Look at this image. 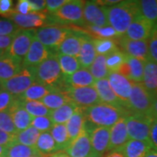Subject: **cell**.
I'll list each match as a JSON object with an SVG mask.
<instances>
[{
  "label": "cell",
  "instance_id": "cell-1",
  "mask_svg": "<svg viewBox=\"0 0 157 157\" xmlns=\"http://www.w3.org/2000/svg\"><path fill=\"white\" fill-rule=\"evenodd\" d=\"M105 10L108 25L120 36H123L132 22L140 16L137 1H121L117 5L105 7Z\"/></svg>",
  "mask_w": 157,
  "mask_h": 157
},
{
  "label": "cell",
  "instance_id": "cell-2",
  "mask_svg": "<svg viewBox=\"0 0 157 157\" xmlns=\"http://www.w3.org/2000/svg\"><path fill=\"white\" fill-rule=\"evenodd\" d=\"M86 121L97 127L112 128L120 119L127 117L132 113L122 107H116L100 103L93 107L84 108Z\"/></svg>",
  "mask_w": 157,
  "mask_h": 157
},
{
  "label": "cell",
  "instance_id": "cell-3",
  "mask_svg": "<svg viewBox=\"0 0 157 157\" xmlns=\"http://www.w3.org/2000/svg\"><path fill=\"white\" fill-rule=\"evenodd\" d=\"M37 82L50 87L62 90L64 76L57 59V55L50 57L35 67Z\"/></svg>",
  "mask_w": 157,
  "mask_h": 157
},
{
  "label": "cell",
  "instance_id": "cell-4",
  "mask_svg": "<svg viewBox=\"0 0 157 157\" xmlns=\"http://www.w3.org/2000/svg\"><path fill=\"white\" fill-rule=\"evenodd\" d=\"M152 115H144L138 113H131L126 117L127 129L129 140L147 141L149 143L150 128L153 120Z\"/></svg>",
  "mask_w": 157,
  "mask_h": 157
},
{
  "label": "cell",
  "instance_id": "cell-5",
  "mask_svg": "<svg viewBox=\"0 0 157 157\" xmlns=\"http://www.w3.org/2000/svg\"><path fill=\"white\" fill-rule=\"evenodd\" d=\"M36 37L34 29H19L14 34V38L10 47L6 50V55L23 63L33 41Z\"/></svg>",
  "mask_w": 157,
  "mask_h": 157
},
{
  "label": "cell",
  "instance_id": "cell-6",
  "mask_svg": "<svg viewBox=\"0 0 157 157\" xmlns=\"http://www.w3.org/2000/svg\"><path fill=\"white\" fill-rule=\"evenodd\" d=\"M73 33V30L67 27L48 25L36 30V39L50 50H57L62 42Z\"/></svg>",
  "mask_w": 157,
  "mask_h": 157
},
{
  "label": "cell",
  "instance_id": "cell-7",
  "mask_svg": "<svg viewBox=\"0 0 157 157\" xmlns=\"http://www.w3.org/2000/svg\"><path fill=\"white\" fill-rule=\"evenodd\" d=\"M36 82L35 67H24L17 75L2 82V88L13 95L19 97Z\"/></svg>",
  "mask_w": 157,
  "mask_h": 157
},
{
  "label": "cell",
  "instance_id": "cell-8",
  "mask_svg": "<svg viewBox=\"0 0 157 157\" xmlns=\"http://www.w3.org/2000/svg\"><path fill=\"white\" fill-rule=\"evenodd\" d=\"M128 109L132 113L153 115L150 94L141 83H134L129 97Z\"/></svg>",
  "mask_w": 157,
  "mask_h": 157
},
{
  "label": "cell",
  "instance_id": "cell-9",
  "mask_svg": "<svg viewBox=\"0 0 157 157\" xmlns=\"http://www.w3.org/2000/svg\"><path fill=\"white\" fill-rule=\"evenodd\" d=\"M85 3L86 1L81 0H69L60 9L52 14V18L59 23L84 25L83 10Z\"/></svg>",
  "mask_w": 157,
  "mask_h": 157
},
{
  "label": "cell",
  "instance_id": "cell-10",
  "mask_svg": "<svg viewBox=\"0 0 157 157\" xmlns=\"http://www.w3.org/2000/svg\"><path fill=\"white\" fill-rule=\"evenodd\" d=\"M62 91L67 94L71 102L80 108H87L101 103L94 86L85 87H66Z\"/></svg>",
  "mask_w": 157,
  "mask_h": 157
},
{
  "label": "cell",
  "instance_id": "cell-11",
  "mask_svg": "<svg viewBox=\"0 0 157 157\" xmlns=\"http://www.w3.org/2000/svg\"><path fill=\"white\" fill-rule=\"evenodd\" d=\"M117 43L121 47V50L126 55L138 59L144 62L150 59L148 52V39L132 40L123 35L118 38Z\"/></svg>",
  "mask_w": 157,
  "mask_h": 157
},
{
  "label": "cell",
  "instance_id": "cell-12",
  "mask_svg": "<svg viewBox=\"0 0 157 157\" xmlns=\"http://www.w3.org/2000/svg\"><path fill=\"white\" fill-rule=\"evenodd\" d=\"M107 79L114 94L127 107V109H128L129 97L134 83L119 72H109Z\"/></svg>",
  "mask_w": 157,
  "mask_h": 157
},
{
  "label": "cell",
  "instance_id": "cell-13",
  "mask_svg": "<svg viewBox=\"0 0 157 157\" xmlns=\"http://www.w3.org/2000/svg\"><path fill=\"white\" fill-rule=\"evenodd\" d=\"M83 18L85 25L88 26L102 27L108 25L105 7L100 6L97 1H86Z\"/></svg>",
  "mask_w": 157,
  "mask_h": 157
},
{
  "label": "cell",
  "instance_id": "cell-14",
  "mask_svg": "<svg viewBox=\"0 0 157 157\" xmlns=\"http://www.w3.org/2000/svg\"><path fill=\"white\" fill-rule=\"evenodd\" d=\"M65 153L69 157H90L94 152L93 150V147L90 140L89 131L85 128L78 137H76L67 148L65 150Z\"/></svg>",
  "mask_w": 157,
  "mask_h": 157
},
{
  "label": "cell",
  "instance_id": "cell-15",
  "mask_svg": "<svg viewBox=\"0 0 157 157\" xmlns=\"http://www.w3.org/2000/svg\"><path fill=\"white\" fill-rule=\"evenodd\" d=\"M53 55L55 54L52 52V50L41 44L35 37L26 56L23 60V67H36Z\"/></svg>",
  "mask_w": 157,
  "mask_h": 157
},
{
  "label": "cell",
  "instance_id": "cell-16",
  "mask_svg": "<svg viewBox=\"0 0 157 157\" xmlns=\"http://www.w3.org/2000/svg\"><path fill=\"white\" fill-rule=\"evenodd\" d=\"M7 17L21 29L43 27L47 19V16L44 12H31L26 15H23L14 11V10Z\"/></svg>",
  "mask_w": 157,
  "mask_h": 157
},
{
  "label": "cell",
  "instance_id": "cell-17",
  "mask_svg": "<svg viewBox=\"0 0 157 157\" xmlns=\"http://www.w3.org/2000/svg\"><path fill=\"white\" fill-rule=\"evenodd\" d=\"M145 62L133 57L126 56V60L118 71L133 83H141L144 73Z\"/></svg>",
  "mask_w": 157,
  "mask_h": 157
},
{
  "label": "cell",
  "instance_id": "cell-18",
  "mask_svg": "<svg viewBox=\"0 0 157 157\" xmlns=\"http://www.w3.org/2000/svg\"><path fill=\"white\" fill-rule=\"evenodd\" d=\"M154 25L141 16H138L129 25L125 37L132 40H147L151 35Z\"/></svg>",
  "mask_w": 157,
  "mask_h": 157
},
{
  "label": "cell",
  "instance_id": "cell-19",
  "mask_svg": "<svg viewBox=\"0 0 157 157\" xmlns=\"http://www.w3.org/2000/svg\"><path fill=\"white\" fill-rule=\"evenodd\" d=\"M8 111L11 113L17 132L25 130L32 126L33 117L25 109L23 106L22 99L20 97H17Z\"/></svg>",
  "mask_w": 157,
  "mask_h": 157
},
{
  "label": "cell",
  "instance_id": "cell-20",
  "mask_svg": "<svg viewBox=\"0 0 157 157\" xmlns=\"http://www.w3.org/2000/svg\"><path fill=\"white\" fill-rule=\"evenodd\" d=\"M129 140L126 117L121 118L110 128V143L108 150L116 151L120 149Z\"/></svg>",
  "mask_w": 157,
  "mask_h": 157
},
{
  "label": "cell",
  "instance_id": "cell-21",
  "mask_svg": "<svg viewBox=\"0 0 157 157\" xmlns=\"http://www.w3.org/2000/svg\"><path fill=\"white\" fill-rule=\"evenodd\" d=\"M90 140L94 152L102 155L108 150L110 143V128L105 127H96L89 132Z\"/></svg>",
  "mask_w": 157,
  "mask_h": 157
},
{
  "label": "cell",
  "instance_id": "cell-22",
  "mask_svg": "<svg viewBox=\"0 0 157 157\" xmlns=\"http://www.w3.org/2000/svg\"><path fill=\"white\" fill-rule=\"evenodd\" d=\"M94 87L95 88L98 95L100 97L101 103H105L107 105H111L116 107H127L124 106V104L121 101V100L118 98L114 92L113 91L111 86L108 82L107 78H102L99 80H95Z\"/></svg>",
  "mask_w": 157,
  "mask_h": 157
},
{
  "label": "cell",
  "instance_id": "cell-23",
  "mask_svg": "<svg viewBox=\"0 0 157 157\" xmlns=\"http://www.w3.org/2000/svg\"><path fill=\"white\" fill-rule=\"evenodd\" d=\"M87 37H85L83 34L78 32H75L70 36H68L65 39L59 48L57 49V54H62V55H67L78 58L80 52V49L85 39Z\"/></svg>",
  "mask_w": 157,
  "mask_h": 157
},
{
  "label": "cell",
  "instance_id": "cell-24",
  "mask_svg": "<svg viewBox=\"0 0 157 157\" xmlns=\"http://www.w3.org/2000/svg\"><path fill=\"white\" fill-rule=\"evenodd\" d=\"M95 79L88 69L81 68L71 76L64 77V88L66 87H85L93 86Z\"/></svg>",
  "mask_w": 157,
  "mask_h": 157
},
{
  "label": "cell",
  "instance_id": "cell-25",
  "mask_svg": "<svg viewBox=\"0 0 157 157\" xmlns=\"http://www.w3.org/2000/svg\"><path fill=\"white\" fill-rule=\"evenodd\" d=\"M152 149L148 142L137 140H128L122 147L116 151H120L124 157H145Z\"/></svg>",
  "mask_w": 157,
  "mask_h": 157
},
{
  "label": "cell",
  "instance_id": "cell-26",
  "mask_svg": "<svg viewBox=\"0 0 157 157\" xmlns=\"http://www.w3.org/2000/svg\"><path fill=\"white\" fill-rule=\"evenodd\" d=\"M23 68L21 62L5 54L0 58V80L4 82L10 79L17 75Z\"/></svg>",
  "mask_w": 157,
  "mask_h": 157
},
{
  "label": "cell",
  "instance_id": "cell-27",
  "mask_svg": "<svg viewBox=\"0 0 157 157\" xmlns=\"http://www.w3.org/2000/svg\"><path fill=\"white\" fill-rule=\"evenodd\" d=\"M86 119L85 115L84 109L78 107L73 114V116L70 118V120L66 124L71 140H73L76 137H78L80 133L86 128Z\"/></svg>",
  "mask_w": 157,
  "mask_h": 157
},
{
  "label": "cell",
  "instance_id": "cell-28",
  "mask_svg": "<svg viewBox=\"0 0 157 157\" xmlns=\"http://www.w3.org/2000/svg\"><path fill=\"white\" fill-rule=\"evenodd\" d=\"M141 84L152 94L157 92V63L151 59L145 62Z\"/></svg>",
  "mask_w": 157,
  "mask_h": 157
},
{
  "label": "cell",
  "instance_id": "cell-29",
  "mask_svg": "<svg viewBox=\"0 0 157 157\" xmlns=\"http://www.w3.org/2000/svg\"><path fill=\"white\" fill-rule=\"evenodd\" d=\"M96 56H97V52L94 44V39H90L87 37L82 44L80 52L78 57V62L80 64L81 68L89 69L92 64L94 61Z\"/></svg>",
  "mask_w": 157,
  "mask_h": 157
},
{
  "label": "cell",
  "instance_id": "cell-30",
  "mask_svg": "<svg viewBox=\"0 0 157 157\" xmlns=\"http://www.w3.org/2000/svg\"><path fill=\"white\" fill-rule=\"evenodd\" d=\"M35 148L39 153L46 157L50 155H52L56 153L60 152L50 132H45L40 134Z\"/></svg>",
  "mask_w": 157,
  "mask_h": 157
},
{
  "label": "cell",
  "instance_id": "cell-31",
  "mask_svg": "<svg viewBox=\"0 0 157 157\" xmlns=\"http://www.w3.org/2000/svg\"><path fill=\"white\" fill-rule=\"evenodd\" d=\"M57 88L50 87L45 85L39 84L38 82L34 83L26 90L22 95L19 96L24 101H41L43 98H45L47 94H51L53 91H56Z\"/></svg>",
  "mask_w": 157,
  "mask_h": 157
},
{
  "label": "cell",
  "instance_id": "cell-32",
  "mask_svg": "<svg viewBox=\"0 0 157 157\" xmlns=\"http://www.w3.org/2000/svg\"><path fill=\"white\" fill-rule=\"evenodd\" d=\"M56 142L59 151L66 150L72 140L69 137L66 124H53L49 131Z\"/></svg>",
  "mask_w": 157,
  "mask_h": 157
},
{
  "label": "cell",
  "instance_id": "cell-33",
  "mask_svg": "<svg viewBox=\"0 0 157 157\" xmlns=\"http://www.w3.org/2000/svg\"><path fill=\"white\" fill-rule=\"evenodd\" d=\"M140 16L144 17L155 26L157 25V0L137 1Z\"/></svg>",
  "mask_w": 157,
  "mask_h": 157
},
{
  "label": "cell",
  "instance_id": "cell-34",
  "mask_svg": "<svg viewBox=\"0 0 157 157\" xmlns=\"http://www.w3.org/2000/svg\"><path fill=\"white\" fill-rule=\"evenodd\" d=\"M41 102L45 107L52 111L71 102V100L64 91L56 90L47 94L45 98H43Z\"/></svg>",
  "mask_w": 157,
  "mask_h": 157
},
{
  "label": "cell",
  "instance_id": "cell-35",
  "mask_svg": "<svg viewBox=\"0 0 157 157\" xmlns=\"http://www.w3.org/2000/svg\"><path fill=\"white\" fill-rule=\"evenodd\" d=\"M77 108L78 107L75 104L69 102L58 109L52 110L50 114L51 120L53 124H67Z\"/></svg>",
  "mask_w": 157,
  "mask_h": 157
},
{
  "label": "cell",
  "instance_id": "cell-36",
  "mask_svg": "<svg viewBox=\"0 0 157 157\" xmlns=\"http://www.w3.org/2000/svg\"><path fill=\"white\" fill-rule=\"evenodd\" d=\"M57 59H58L60 70H61L62 74L64 77L71 76L72 74L76 73L79 69H81L78 58L67 56V55H62V54H57Z\"/></svg>",
  "mask_w": 157,
  "mask_h": 157
},
{
  "label": "cell",
  "instance_id": "cell-37",
  "mask_svg": "<svg viewBox=\"0 0 157 157\" xmlns=\"http://www.w3.org/2000/svg\"><path fill=\"white\" fill-rule=\"evenodd\" d=\"M40 134L41 133L38 129L31 126L25 130H23L17 133L16 135V141L25 146L35 147Z\"/></svg>",
  "mask_w": 157,
  "mask_h": 157
},
{
  "label": "cell",
  "instance_id": "cell-38",
  "mask_svg": "<svg viewBox=\"0 0 157 157\" xmlns=\"http://www.w3.org/2000/svg\"><path fill=\"white\" fill-rule=\"evenodd\" d=\"M106 59H107V56H105V55L97 54L94 61L88 69L95 80L107 78L108 77L109 71L107 67Z\"/></svg>",
  "mask_w": 157,
  "mask_h": 157
},
{
  "label": "cell",
  "instance_id": "cell-39",
  "mask_svg": "<svg viewBox=\"0 0 157 157\" xmlns=\"http://www.w3.org/2000/svg\"><path fill=\"white\" fill-rule=\"evenodd\" d=\"M23 106L25 109L33 117H41V116H50L52 110L46 107L41 101H24L22 100Z\"/></svg>",
  "mask_w": 157,
  "mask_h": 157
},
{
  "label": "cell",
  "instance_id": "cell-40",
  "mask_svg": "<svg viewBox=\"0 0 157 157\" xmlns=\"http://www.w3.org/2000/svg\"><path fill=\"white\" fill-rule=\"evenodd\" d=\"M38 151L35 147L25 146L18 142H14L8 147L6 152V157H31L37 154Z\"/></svg>",
  "mask_w": 157,
  "mask_h": 157
},
{
  "label": "cell",
  "instance_id": "cell-41",
  "mask_svg": "<svg viewBox=\"0 0 157 157\" xmlns=\"http://www.w3.org/2000/svg\"><path fill=\"white\" fill-rule=\"evenodd\" d=\"M126 54L120 48L107 55L106 63L109 72H118L126 60Z\"/></svg>",
  "mask_w": 157,
  "mask_h": 157
},
{
  "label": "cell",
  "instance_id": "cell-42",
  "mask_svg": "<svg viewBox=\"0 0 157 157\" xmlns=\"http://www.w3.org/2000/svg\"><path fill=\"white\" fill-rule=\"evenodd\" d=\"M94 44L97 54L107 56L118 48L114 39H94Z\"/></svg>",
  "mask_w": 157,
  "mask_h": 157
},
{
  "label": "cell",
  "instance_id": "cell-43",
  "mask_svg": "<svg viewBox=\"0 0 157 157\" xmlns=\"http://www.w3.org/2000/svg\"><path fill=\"white\" fill-rule=\"evenodd\" d=\"M87 30L93 35L94 39H113L120 38L121 36L116 33L114 29L110 25L97 27V26H88Z\"/></svg>",
  "mask_w": 157,
  "mask_h": 157
},
{
  "label": "cell",
  "instance_id": "cell-44",
  "mask_svg": "<svg viewBox=\"0 0 157 157\" xmlns=\"http://www.w3.org/2000/svg\"><path fill=\"white\" fill-rule=\"evenodd\" d=\"M0 129L11 135H16L18 133L9 111L0 112Z\"/></svg>",
  "mask_w": 157,
  "mask_h": 157
},
{
  "label": "cell",
  "instance_id": "cell-45",
  "mask_svg": "<svg viewBox=\"0 0 157 157\" xmlns=\"http://www.w3.org/2000/svg\"><path fill=\"white\" fill-rule=\"evenodd\" d=\"M53 125L50 116H41V117H33L32 121V126L37 128L40 133L49 132Z\"/></svg>",
  "mask_w": 157,
  "mask_h": 157
},
{
  "label": "cell",
  "instance_id": "cell-46",
  "mask_svg": "<svg viewBox=\"0 0 157 157\" xmlns=\"http://www.w3.org/2000/svg\"><path fill=\"white\" fill-rule=\"evenodd\" d=\"M17 99V96L11 94L8 91L1 88L0 89V112L8 111Z\"/></svg>",
  "mask_w": 157,
  "mask_h": 157
},
{
  "label": "cell",
  "instance_id": "cell-47",
  "mask_svg": "<svg viewBox=\"0 0 157 157\" xmlns=\"http://www.w3.org/2000/svg\"><path fill=\"white\" fill-rule=\"evenodd\" d=\"M148 52L150 59L157 63V25L153 27L148 39Z\"/></svg>",
  "mask_w": 157,
  "mask_h": 157
},
{
  "label": "cell",
  "instance_id": "cell-48",
  "mask_svg": "<svg viewBox=\"0 0 157 157\" xmlns=\"http://www.w3.org/2000/svg\"><path fill=\"white\" fill-rule=\"evenodd\" d=\"M19 29L21 28L11 20L0 18V35H14Z\"/></svg>",
  "mask_w": 157,
  "mask_h": 157
},
{
  "label": "cell",
  "instance_id": "cell-49",
  "mask_svg": "<svg viewBox=\"0 0 157 157\" xmlns=\"http://www.w3.org/2000/svg\"><path fill=\"white\" fill-rule=\"evenodd\" d=\"M69 0H46V8L45 11L53 14L59 9H60L64 5H66Z\"/></svg>",
  "mask_w": 157,
  "mask_h": 157
},
{
  "label": "cell",
  "instance_id": "cell-50",
  "mask_svg": "<svg viewBox=\"0 0 157 157\" xmlns=\"http://www.w3.org/2000/svg\"><path fill=\"white\" fill-rule=\"evenodd\" d=\"M14 11H16L19 14H23V15H26V14L31 13L32 9H31V5H30L29 0H19V1H17Z\"/></svg>",
  "mask_w": 157,
  "mask_h": 157
},
{
  "label": "cell",
  "instance_id": "cell-51",
  "mask_svg": "<svg viewBox=\"0 0 157 157\" xmlns=\"http://www.w3.org/2000/svg\"><path fill=\"white\" fill-rule=\"evenodd\" d=\"M149 144L152 149L157 151V119L155 118L150 128V136H149Z\"/></svg>",
  "mask_w": 157,
  "mask_h": 157
},
{
  "label": "cell",
  "instance_id": "cell-52",
  "mask_svg": "<svg viewBox=\"0 0 157 157\" xmlns=\"http://www.w3.org/2000/svg\"><path fill=\"white\" fill-rule=\"evenodd\" d=\"M13 2L11 0H0V15L3 17H8L13 11Z\"/></svg>",
  "mask_w": 157,
  "mask_h": 157
},
{
  "label": "cell",
  "instance_id": "cell-53",
  "mask_svg": "<svg viewBox=\"0 0 157 157\" xmlns=\"http://www.w3.org/2000/svg\"><path fill=\"white\" fill-rule=\"evenodd\" d=\"M14 142H16V135H11L0 129V145L8 147Z\"/></svg>",
  "mask_w": 157,
  "mask_h": 157
},
{
  "label": "cell",
  "instance_id": "cell-54",
  "mask_svg": "<svg viewBox=\"0 0 157 157\" xmlns=\"http://www.w3.org/2000/svg\"><path fill=\"white\" fill-rule=\"evenodd\" d=\"M32 12H44L46 8L45 0H29Z\"/></svg>",
  "mask_w": 157,
  "mask_h": 157
},
{
  "label": "cell",
  "instance_id": "cell-55",
  "mask_svg": "<svg viewBox=\"0 0 157 157\" xmlns=\"http://www.w3.org/2000/svg\"><path fill=\"white\" fill-rule=\"evenodd\" d=\"M14 35H7V36L0 35V50L6 52V50L10 47Z\"/></svg>",
  "mask_w": 157,
  "mask_h": 157
},
{
  "label": "cell",
  "instance_id": "cell-56",
  "mask_svg": "<svg viewBox=\"0 0 157 157\" xmlns=\"http://www.w3.org/2000/svg\"><path fill=\"white\" fill-rule=\"evenodd\" d=\"M151 101H152V112L154 117L157 119V92L155 94H152Z\"/></svg>",
  "mask_w": 157,
  "mask_h": 157
},
{
  "label": "cell",
  "instance_id": "cell-57",
  "mask_svg": "<svg viewBox=\"0 0 157 157\" xmlns=\"http://www.w3.org/2000/svg\"><path fill=\"white\" fill-rule=\"evenodd\" d=\"M107 157H124V155L120 151H112Z\"/></svg>",
  "mask_w": 157,
  "mask_h": 157
},
{
  "label": "cell",
  "instance_id": "cell-58",
  "mask_svg": "<svg viewBox=\"0 0 157 157\" xmlns=\"http://www.w3.org/2000/svg\"><path fill=\"white\" fill-rule=\"evenodd\" d=\"M7 147L0 145V157H6V152H7Z\"/></svg>",
  "mask_w": 157,
  "mask_h": 157
},
{
  "label": "cell",
  "instance_id": "cell-59",
  "mask_svg": "<svg viewBox=\"0 0 157 157\" xmlns=\"http://www.w3.org/2000/svg\"><path fill=\"white\" fill-rule=\"evenodd\" d=\"M50 157H69V155H67L65 152H59V153H56V154L51 155Z\"/></svg>",
  "mask_w": 157,
  "mask_h": 157
},
{
  "label": "cell",
  "instance_id": "cell-60",
  "mask_svg": "<svg viewBox=\"0 0 157 157\" xmlns=\"http://www.w3.org/2000/svg\"><path fill=\"white\" fill-rule=\"evenodd\" d=\"M145 157H157V151L154 150V149H151L150 151L147 153Z\"/></svg>",
  "mask_w": 157,
  "mask_h": 157
},
{
  "label": "cell",
  "instance_id": "cell-61",
  "mask_svg": "<svg viewBox=\"0 0 157 157\" xmlns=\"http://www.w3.org/2000/svg\"><path fill=\"white\" fill-rule=\"evenodd\" d=\"M31 157H46V156L43 155H41L40 153H39V152H38L37 154H35V155H33V156H31Z\"/></svg>",
  "mask_w": 157,
  "mask_h": 157
},
{
  "label": "cell",
  "instance_id": "cell-62",
  "mask_svg": "<svg viewBox=\"0 0 157 157\" xmlns=\"http://www.w3.org/2000/svg\"><path fill=\"white\" fill-rule=\"evenodd\" d=\"M90 157H102V155H97L95 153H94Z\"/></svg>",
  "mask_w": 157,
  "mask_h": 157
},
{
  "label": "cell",
  "instance_id": "cell-63",
  "mask_svg": "<svg viewBox=\"0 0 157 157\" xmlns=\"http://www.w3.org/2000/svg\"><path fill=\"white\" fill-rule=\"evenodd\" d=\"M5 54H6V52H5V51L0 50V58H1L2 56H4Z\"/></svg>",
  "mask_w": 157,
  "mask_h": 157
},
{
  "label": "cell",
  "instance_id": "cell-64",
  "mask_svg": "<svg viewBox=\"0 0 157 157\" xmlns=\"http://www.w3.org/2000/svg\"><path fill=\"white\" fill-rule=\"evenodd\" d=\"M2 88V81L0 80V89Z\"/></svg>",
  "mask_w": 157,
  "mask_h": 157
}]
</instances>
